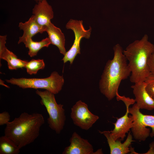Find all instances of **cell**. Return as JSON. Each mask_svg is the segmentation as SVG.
<instances>
[{"mask_svg":"<svg viewBox=\"0 0 154 154\" xmlns=\"http://www.w3.org/2000/svg\"><path fill=\"white\" fill-rule=\"evenodd\" d=\"M113 49L114 57L107 62L99 83L100 92L109 101L118 94L121 81L127 79L131 74L122 47L117 44Z\"/></svg>","mask_w":154,"mask_h":154,"instance_id":"1","label":"cell"},{"mask_svg":"<svg viewBox=\"0 0 154 154\" xmlns=\"http://www.w3.org/2000/svg\"><path fill=\"white\" fill-rule=\"evenodd\" d=\"M44 122L41 114L24 112L6 125L4 135L12 140L21 149L33 143L38 137Z\"/></svg>","mask_w":154,"mask_h":154,"instance_id":"2","label":"cell"},{"mask_svg":"<svg viewBox=\"0 0 154 154\" xmlns=\"http://www.w3.org/2000/svg\"><path fill=\"white\" fill-rule=\"evenodd\" d=\"M123 52L131 71L130 82L134 84L143 82L151 73L147 61L154 53V45L149 41L148 35L130 44Z\"/></svg>","mask_w":154,"mask_h":154,"instance_id":"3","label":"cell"},{"mask_svg":"<svg viewBox=\"0 0 154 154\" xmlns=\"http://www.w3.org/2000/svg\"><path fill=\"white\" fill-rule=\"evenodd\" d=\"M36 93L40 97V103L45 107L48 114L47 121L49 127L56 133H60L64 128L66 120L63 105L58 104L54 94L48 90H37Z\"/></svg>","mask_w":154,"mask_h":154,"instance_id":"4","label":"cell"},{"mask_svg":"<svg viewBox=\"0 0 154 154\" xmlns=\"http://www.w3.org/2000/svg\"><path fill=\"white\" fill-rule=\"evenodd\" d=\"M5 80L8 83L17 85L23 89H45L54 94L61 90L64 82L63 76L60 75L56 71L53 72L49 77L45 78H12Z\"/></svg>","mask_w":154,"mask_h":154,"instance_id":"5","label":"cell"},{"mask_svg":"<svg viewBox=\"0 0 154 154\" xmlns=\"http://www.w3.org/2000/svg\"><path fill=\"white\" fill-rule=\"evenodd\" d=\"M140 109L136 103L129 108L133 119L131 130L135 139L144 141L149 135L154 137V115L144 114Z\"/></svg>","mask_w":154,"mask_h":154,"instance_id":"6","label":"cell"},{"mask_svg":"<svg viewBox=\"0 0 154 154\" xmlns=\"http://www.w3.org/2000/svg\"><path fill=\"white\" fill-rule=\"evenodd\" d=\"M66 27L73 31L75 38L73 45L66 52L62 60L64 63L69 61L72 64L77 55L80 54V43L81 39L83 38L87 39L90 38L92 28L90 27L89 29L86 30L83 26L82 21L72 19H70L67 23Z\"/></svg>","mask_w":154,"mask_h":154,"instance_id":"7","label":"cell"},{"mask_svg":"<svg viewBox=\"0 0 154 154\" xmlns=\"http://www.w3.org/2000/svg\"><path fill=\"white\" fill-rule=\"evenodd\" d=\"M70 116L74 125L86 130L91 128L99 119L98 116L89 110L88 105L81 100L71 108Z\"/></svg>","mask_w":154,"mask_h":154,"instance_id":"8","label":"cell"},{"mask_svg":"<svg viewBox=\"0 0 154 154\" xmlns=\"http://www.w3.org/2000/svg\"><path fill=\"white\" fill-rule=\"evenodd\" d=\"M121 100L125 103L126 108L125 114L122 117L117 118L116 121L113 123L114 125V129L108 131L112 137L115 140H120L123 141L126 136V134L129 131L133 126V119L131 115L128 116L129 106L135 104V99L123 96Z\"/></svg>","mask_w":154,"mask_h":154,"instance_id":"9","label":"cell"},{"mask_svg":"<svg viewBox=\"0 0 154 154\" xmlns=\"http://www.w3.org/2000/svg\"><path fill=\"white\" fill-rule=\"evenodd\" d=\"M70 145L66 147L63 154H93L92 145L88 141L82 138L76 132H74L70 139Z\"/></svg>","mask_w":154,"mask_h":154,"instance_id":"10","label":"cell"},{"mask_svg":"<svg viewBox=\"0 0 154 154\" xmlns=\"http://www.w3.org/2000/svg\"><path fill=\"white\" fill-rule=\"evenodd\" d=\"M144 82L137 83L131 86L135 97L136 104L140 109L148 110H154V99L148 94L146 90Z\"/></svg>","mask_w":154,"mask_h":154,"instance_id":"11","label":"cell"},{"mask_svg":"<svg viewBox=\"0 0 154 154\" xmlns=\"http://www.w3.org/2000/svg\"><path fill=\"white\" fill-rule=\"evenodd\" d=\"M32 11L35 20L38 24L42 26L48 25L54 17L52 6L46 0H42L37 2Z\"/></svg>","mask_w":154,"mask_h":154,"instance_id":"12","label":"cell"},{"mask_svg":"<svg viewBox=\"0 0 154 154\" xmlns=\"http://www.w3.org/2000/svg\"><path fill=\"white\" fill-rule=\"evenodd\" d=\"M7 35L0 36V58L7 61L8 67L11 70L25 67L27 61L21 60L6 47Z\"/></svg>","mask_w":154,"mask_h":154,"instance_id":"13","label":"cell"},{"mask_svg":"<svg viewBox=\"0 0 154 154\" xmlns=\"http://www.w3.org/2000/svg\"><path fill=\"white\" fill-rule=\"evenodd\" d=\"M99 133L103 134L106 138L110 149V154H126L130 152L129 147L132 142V136L131 132H129L125 141L122 143L120 140H114L111 136L108 131H102Z\"/></svg>","mask_w":154,"mask_h":154,"instance_id":"14","label":"cell"},{"mask_svg":"<svg viewBox=\"0 0 154 154\" xmlns=\"http://www.w3.org/2000/svg\"><path fill=\"white\" fill-rule=\"evenodd\" d=\"M19 27L23 31L22 36L19 37L18 44L23 42L26 38H32L38 33H42L46 31V26L40 25L35 20L33 15L27 21L24 23L20 22Z\"/></svg>","mask_w":154,"mask_h":154,"instance_id":"15","label":"cell"},{"mask_svg":"<svg viewBox=\"0 0 154 154\" xmlns=\"http://www.w3.org/2000/svg\"><path fill=\"white\" fill-rule=\"evenodd\" d=\"M45 31L48 35L51 44L56 46L60 52L64 55L66 52L65 47V38L60 29L51 23L46 26Z\"/></svg>","mask_w":154,"mask_h":154,"instance_id":"16","label":"cell"},{"mask_svg":"<svg viewBox=\"0 0 154 154\" xmlns=\"http://www.w3.org/2000/svg\"><path fill=\"white\" fill-rule=\"evenodd\" d=\"M26 48H28V54L31 57L36 56L38 51L44 47H48L51 44L48 37H46L38 42L35 41L32 38L26 39L23 42Z\"/></svg>","mask_w":154,"mask_h":154,"instance_id":"17","label":"cell"},{"mask_svg":"<svg viewBox=\"0 0 154 154\" xmlns=\"http://www.w3.org/2000/svg\"><path fill=\"white\" fill-rule=\"evenodd\" d=\"M20 149L11 139L5 135L0 137V154H18Z\"/></svg>","mask_w":154,"mask_h":154,"instance_id":"18","label":"cell"},{"mask_svg":"<svg viewBox=\"0 0 154 154\" xmlns=\"http://www.w3.org/2000/svg\"><path fill=\"white\" fill-rule=\"evenodd\" d=\"M45 66L43 59H33L27 62L25 68L27 73L30 74H36L40 69H43Z\"/></svg>","mask_w":154,"mask_h":154,"instance_id":"19","label":"cell"},{"mask_svg":"<svg viewBox=\"0 0 154 154\" xmlns=\"http://www.w3.org/2000/svg\"><path fill=\"white\" fill-rule=\"evenodd\" d=\"M144 82L146 85V90L149 95L154 99V74L151 73Z\"/></svg>","mask_w":154,"mask_h":154,"instance_id":"20","label":"cell"},{"mask_svg":"<svg viewBox=\"0 0 154 154\" xmlns=\"http://www.w3.org/2000/svg\"><path fill=\"white\" fill-rule=\"evenodd\" d=\"M10 116L7 112H4L0 114V125H6L10 121Z\"/></svg>","mask_w":154,"mask_h":154,"instance_id":"21","label":"cell"},{"mask_svg":"<svg viewBox=\"0 0 154 154\" xmlns=\"http://www.w3.org/2000/svg\"><path fill=\"white\" fill-rule=\"evenodd\" d=\"M147 63L150 72L154 74V53L152 54L149 58Z\"/></svg>","mask_w":154,"mask_h":154,"instance_id":"22","label":"cell"},{"mask_svg":"<svg viewBox=\"0 0 154 154\" xmlns=\"http://www.w3.org/2000/svg\"><path fill=\"white\" fill-rule=\"evenodd\" d=\"M149 149L144 154H154V141L151 142L149 145Z\"/></svg>","mask_w":154,"mask_h":154,"instance_id":"23","label":"cell"},{"mask_svg":"<svg viewBox=\"0 0 154 154\" xmlns=\"http://www.w3.org/2000/svg\"><path fill=\"white\" fill-rule=\"evenodd\" d=\"M34 0L35 1H36V2L37 3L39 1H41L42 0Z\"/></svg>","mask_w":154,"mask_h":154,"instance_id":"24","label":"cell"}]
</instances>
